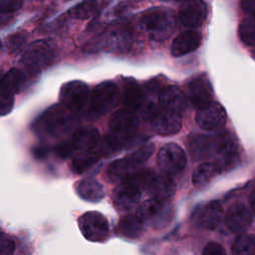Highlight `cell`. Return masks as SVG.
I'll return each mask as SVG.
<instances>
[{
	"mask_svg": "<svg viewBox=\"0 0 255 255\" xmlns=\"http://www.w3.org/2000/svg\"><path fill=\"white\" fill-rule=\"evenodd\" d=\"M250 205H251V208H252L253 212L255 213V190L251 193V196H250Z\"/></svg>",
	"mask_w": 255,
	"mask_h": 255,
	"instance_id": "obj_42",
	"label": "cell"
},
{
	"mask_svg": "<svg viewBox=\"0 0 255 255\" xmlns=\"http://www.w3.org/2000/svg\"><path fill=\"white\" fill-rule=\"evenodd\" d=\"M158 102L164 112L179 115L185 111L187 99L185 94L176 86H166L158 96Z\"/></svg>",
	"mask_w": 255,
	"mask_h": 255,
	"instance_id": "obj_15",
	"label": "cell"
},
{
	"mask_svg": "<svg viewBox=\"0 0 255 255\" xmlns=\"http://www.w3.org/2000/svg\"><path fill=\"white\" fill-rule=\"evenodd\" d=\"M76 125L75 114L62 105L48 109L37 123L38 130L51 135L59 136L72 130Z\"/></svg>",
	"mask_w": 255,
	"mask_h": 255,
	"instance_id": "obj_2",
	"label": "cell"
},
{
	"mask_svg": "<svg viewBox=\"0 0 255 255\" xmlns=\"http://www.w3.org/2000/svg\"><path fill=\"white\" fill-rule=\"evenodd\" d=\"M223 218V208L218 201L212 200L200 208L197 214L198 224L207 230L217 228Z\"/></svg>",
	"mask_w": 255,
	"mask_h": 255,
	"instance_id": "obj_21",
	"label": "cell"
},
{
	"mask_svg": "<svg viewBox=\"0 0 255 255\" xmlns=\"http://www.w3.org/2000/svg\"><path fill=\"white\" fill-rule=\"evenodd\" d=\"M143 231V222L136 214H128L123 216L118 224V232L120 235L135 239L141 235Z\"/></svg>",
	"mask_w": 255,
	"mask_h": 255,
	"instance_id": "obj_26",
	"label": "cell"
},
{
	"mask_svg": "<svg viewBox=\"0 0 255 255\" xmlns=\"http://www.w3.org/2000/svg\"><path fill=\"white\" fill-rule=\"evenodd\" d=\"M14 107V95L0 87V117L8 115Z\"/></svg>",
	"mask_w": 255,
	"mask_h": 255,
	"instance_id": "obj_34",
	"label": "cell"
},
{
	"mask_svg": "<svg viewBox=\"0 0 255 255\" xmlns=\"http://www.w3.org/2000/svg\"><path fill=\"white\" fill-rule=\"evenodd\" d=\"M202 255H226V251L222 247V245L217 242L211 241L204 246L202 250Z\"/></svg>",
	"mask_w": 255,
	"mask_h": 255,
	"instance_id": "obj_37",
	"label": "cell"
},
{
	"mask_svg": "<svg viewBox=\"0 0 255 255\" xmlns=\"http://www.w3.org/2000/svg\"><path fill=\"white\" fill-rule=\"evenodd\" d=\"M55 59V50L45 40L33 42L22 56V65L30 74H37L49 67Z\"/></svg>",
	"mask_w": 255,
	"mask_h": 255,
	"instance_id": "obj_4",
	"label": "cell"
},
{
	"mask_svg": "<svg viewBox=\"0 0 255 255\" xmlns=\"http://www.w3.org/2000/svg\"><path fill=\"white\" fill-rule=\"evenodd\" d=\"M83 236L92 242H104L110 235L108 219L98 211H88L78 219Z\"/></svg>",
	"mask_w": 255,
	"mask_h": 255,
	"instance_id": "obj_6",
	"label": "cell"
},
{
	"mask_svg": "<svg viewBox=\"0 0 255 255\" xmlns=\"http://www.w3.org/2000/svg\"><path fill=\"white\" fill-rule=\"evenodd\" d=\"M152 129L160 135H170L177 133L181 128V119L179 115L162 112L155 114L151 122Z\"/></svg>",
	"mask_w": 255,
	"mask_h": 255,
	"instance_id": "obj_20",
	"label": "cell"
},
{
	"mask_svg": "<svg viewBox=\"0 0 255 255\" xmlns=\"http://www.w3.org/2000/svg\"><path fill=\"white\" fill-rule=\"evenodd\" d=\"M176 25L174 13L166 8L155 7L144 11L139 18V26L147 36L155 41L167 39Z\"/></svg>",
	"mask_w": 255,
	"mask_h": 255,
	"instance_id": "obj_1",
	"label": "cell"
},
{
	"mask_svg": "<svg viewBox=\"0 0 255 255\" xmlns=\"http://www.w3.org/2000/svg\"><path fill=\"white\" fill-rule=\"evenodd\" d=\"M0 47H1V42H0Z\"/></svg>",
	"mask_w": 255,
	"mask_h": 255,
	"instance_id": "obj_45",
	"label": "cell"
},
{
	"mask_svg": "<svg viewBox=\"0 0 255 255\" xmlns=\"http://www.w3.org/2000/svg\"><path fill=\"white\" fill-rule=\"evenodd\" d=\"M154 145L152 143H145L139 146L137 149L132 151L130 155L136 161V163L140 166L143 162H145L153 153Z\"/></svg>",
	"mask_w": 255,
	"mask_h": 255,
	"instance_id": "obj_33",
	"label": "cell"
},
{
	"mask_svg": "<svg viewBox=\"0 0 255 255\" xmlns=\"http://www.w3.org/2000/svg\"><path fill=\"white\" fill-rule=\"evenodd\" d=\"M162 1H167V2H170V1H172V2H185L187 0H162Z\"/></svg>",
	"mask_w": 255,
	"mask_h": 255,
	"instance_id": "obj_43",
	"label": "cell"
},
{
	"mask_svg": "<svg viewBox=\"0 0 255 255\" xmlns=\"http://www.w3.org/2000/svg\"><path fill=\"white\" fill-rule=\"evenodd\" d=\"M34 154L36 157H44L47 154V148L45 146H37L35 148Z\"/></svg>",
	"mask_w": 255,
	"mask_h": 255,
	"instance_id": "obj_41",
	"label": "cell"
},
{
	"mask_svg": "<svg viewBox=\"0 0 255 255\" xmlns=\"http://www.w3.org/2000/svg\"><path fill=\"white\" fill-rule=\"evenodd\" d=\"M100 9L99 0H84L74 6L69 12L77 19H87L94 16Z\"/></svg>",
	"mask_w": 255,
	"mask_h": 255,
	"instance_id": "obj_31",
	"label": "cell"
},
{
	"mask_svg": "<svg viewBox=\"0 0 255 255\" xmlns=\"http://www.w3.org/2000/svg\"><path fill=\"white\" fill-rule=\"evenodd\" d=\"M123 104L126 110L130 112H135L138 110L144 101V94L141 88L132 80L126 83L123 95H122Z\"/></svg>",
	"mask_w": 255,
	"mask_h": 255,
	"instance_id": "obj_25",
	"label": "cell"
},
{
	"mask_svg": "<svg viewBox=\"0 0 255 255\" xmlns=\"http://www.w3.org/2000/svg\"><path fill=\"white\" fill-rule=\"evenodd\" d=\"M15 243L12 237L4 232H0V255H12Z\"/></svg>",
	"mask_w": 255,
	"mask_h": 255,
	"instance_id": "obj_35",
	"label": "cell"
},
{
	"mask_svg": "<svg viewBox=\"0 0 255 255\" xmlns=\"http://www.w3.org/2000/svg\"><path fill=\"white\" fill-rule=\"evenodd\" d=\"M238 34L244 44L255 45V16H249L240 23Z\"/></svg>",
	"mask_w": 255,
	"mask_h": 255,
	"instance_id": "obj_32",
	"label": "cell"
},
{
	"mask_svg": "<svg viewBox=\"0 0 255 255\" xmlns=\"http://www.w3.org/2000/svg\"><path fill=\"white\" fill-rule=\"evenodd\" d=\"M101 156L102 155L96 148L81 151L72 160L73 170L77 173H83L84 171L92 167L94 164H96L98 160L101 158Z\"/></svg>",
	"mask_w": 255,
	"mask_h": 255,
	"instance_id": "obj_28",
	"label": "cell"
},
{
	"mask_svg": "<svg viewBox=\"0 0 255 255\" xmlns=\"http://www.w3.org/2000/svg\"><path fill=\"white\" fill-rule=\"evenodd\" d=\"M241 7L249 16H255V0H241Z\"/></svg>",
	"mask_w": 255,
	"mask_h": 255,
	"instance_id": "obj_39",
	"label": "cell"
},
{
	"mask_svg": "<svg viewBox=\"0 0 255 255\" xmlns=\"http://www.w3.org/2000/svg\"><path fill=\"white\" fill-rule=\"evenodd\" d=\"M251 223V213L244 204L236 202L228 207L225 214V224L229 230L235 233H241L247 230Z\"/></svg>",
	"mask_w": 255,
	"mask_h": 255,
	"instance_id": "obj_16",
	"label": "cell"
},
{
	"mask_svg": "<svg viewBox=\"0 0 255 255\" xmlns=\"http://www.w3.org/2000/svg\"><path fill=\"white\" fill-rule=\"evenodd\" d=\"M139 165L134 161L130 154L112 161L106 168V178L112 182H121L133 172Z\"/></svg>",
	"mask_w": 255,
	"mask_h": 255,
	"instance_id": "obj_17",
	"label": "cell"
},
{
	"mask_svg": "<svg viewBox=\"0 0 255 255\" xmlns=\"http://www.w3.org/2000/svg\"><path fill=\"white\" fill-rule=\"evenodd\" d=\"M71 142L74 149L80 151L94 149L100 142V132L94 127L78 128L75 130Z\"/></svg>",
	"mask_w": 255,
	"mask_h": 255,
	"instance_id": "obj_22",
	"label": "cell"
},
{
	"mask_svg": "<svg viewBox=\"0 0 255 255\" xmlns=\"http://www.w3.org/2000/svg\"><path fill=\"white\" fill-rule=\"evenodd\" d=\"M158 167L166 174H177L186 165V155L176 143L169 142L161 146L156 155Z\"/></svg>",
	"mask_w": 255,
	"mask_h": 255,
	"instance_id": "obj_9",
	"label": "cell"
},
{
	"mask_svg": "<svg viewBox=\"0 0 255 255\" xmlns=\"http://www.w3.org/2000/svg\"><path fill=\"white\" fill-rule=\"evenodd\" d=\"M233 255H255V237L251 234H241L232 243Z\"/></svg>",
	"mask_w": 255,
	"mask_h": 255,
	"instance_id": "obj_30",
	"label": "cell"
},
{
	"mask_svg": "<svg viewBox=\"0 0 255 255\" xmlns=\"http://www.w3.org/2000/svg\"><path fill=\"white\" fill-rule=\"evenodd\" d=\"M143 222L153 229H161L167 226L173 218V208L168 202L147 199L143 201L135 213Z\"/></svg>",
	"mask_w": 255,
	"mask_h": 255,
	"instance_id": "obj_3",
	"label": "cell"
},
{
	"mask_svg": "<svg viewBox=\"0 0 255 255\" xmlns=\"http://www.w3.org/2000/svg\"><path fill=\"white\" fill-rule=\"evenodd\" d=\"M25 84V76L18 69H10L0 80V87L15 95L20 92Z\"/></svg>",
	"mask_w": 255,
	"mask_h": 255,
	"instance_id": "obj_29",
	"label": "cell"
},
{
	"mask_svg": "<svg viewBox=\"0 0 255 255\" xmlns=\"http://www.w3.org/2000/svg\"><path fill=\"white\" fill-rule=\"evenodd\" d=\"M74 150V147L72 145V142H68V141H64L62 143H60L57 147H56V153L58 154V156L60 157H67L69 156Z\"/></svg>",
	"mask_w": 255,
	"mask_h": 255,
	"instance_id": "obj_38",
	"label": "cell"
},
{
	"mask_svg": "<svg viewBox=\"0 0 255 255\" xmlns=\"http://www.w3.org/2000/svg\"><path fill=\"white\" fill-rule=\"evenodd\" d=\"M185 97L195 108L212 102V88L206 75H198L189 80L185 88Z\"/></svg>",
	"mask_w": 255,
	"mask_h": 255,
	"instance_id": "obj_12",
	"label": "cell"
},
{
	"mask_svg": "<svg viewBox=\"0 0 255 255\" xmlns=\"http://www.w3.org/2000/svg\"><path fill=\"white\" fill-rule=\"evenodd\" d=\"M139 125L138 119L133 112L119 110L115 112L109 121L110 129L116 134H127L134 131Z\"/></svg>",
	"mask_w": 255,
	"mask_h": 255,
	"instance_id": "obj_18",
	"label": "cell"
},
{
	"mask_svg": "<svg viewBox=\"0 0 255 255\" xmlns=\"http://www.w3.org/2000/svg\"><path fill=\"white\" fill-rule=\"evenodd\" d=\"M177 17L185 27L198 28L207 17V6L202 0H187L180 5Z\"/></svg>",
	"mask_w": 255,
	"mask_h": 255,
	"instance_id": "obj_13",
	"label": "cell"
},
{
	"mask_svg": "<svg viewBox=\"0 0 255 255\" xmlns=\"http://www.w3.org/2000/svg\"><path fill=\"white\" fill-rule=\"evenodd\" d=\"M61 105L74 114L81 112L90 99L89 87L82 81H70L65 83L59 94Z\"/></svg>",
	"mask_w": 255,
	"mask_h": 255,
	"instance_id": "obj_7",
	"label": "cell"
},
{
	"mask_svg": "<svg viewBox=\"0 0 255 255\" xmlns=\"http://www.w3.org/2000/svg\"><path fill=\"white\" fill-rule=\"evenodd\" d=\"M76 191L86 201L98 202L105 197L104 186L95 178H85L77 182Z\"/></svg>",
	"mask_w": 255,
	"mask_h": 255,
	"instance_id": "obj_24",
	"label": "cell"
},
{
	"mask_svg": "<svg viewBox=\"0 0 255 255\" xmlns=\"http://www.w3.org/2000/svg\"><path fill=\"white\" fill-rule=\"evenodd\" d=\"M24 0H0V11L5 13H12L20 9Z\"/></svg>",
	"mask_w": 255,
	"mask_h": 255,
	"instance_id": "obj_36",
	"label": "cell"
},
{
	"mask_svg": "<svg viewBox=\"0 0 255 255\" xmlns=\"http://www.w3.org/2000/svg\"><path fill=\"white\" fill-rule=\"evenodd\" d=\"M146 190L152 199L168 202L175 195L176 183L166 173H154L147 184Z\"/></svg>",
	"mask_w": 255,
	"mask_h": 255,
	"instance_id": "obj_14",
	"label": "cell"
},
{
	"mask_svg": "<svg viewBox=\"0 0 255 255\" xmlns=\"http://www.w3.org/2000/svg\"><path fill=\"white\" fill-rule=\"evenodd\" d=\"M13 20L12 13H5L0 11V29L10 24Z\"/></svg>",
	"mask_w": 255,
	"mask_h": 255,
	"instance_id": "obj_40",
	"label": "cell"
},
{
	"mask_svg": "<svg viewBox=\"0 0 255 255\" xmlns=\"http://www.w3.org/2000/svg\"><path fill=\"white\" fill-rule=\"evenodd\" d=\"M201 34L196 31H184L177 35L173 40L170 53L173 57H181L190 52H193L201 45Z\"/></svg>",
	"mask_w": 255,
	"mask_h": 255,
	"instance_id": "obj_19",
	"label": "cell"
},
{
	"mask_svg": "<svg viewBox=\"0 0 255 255\" xmlns=\"http://www.w3.org/2000/svg\"><path fill=\"white\" fill-rule=\"evenodd\" d=\"M142 186L129 175L123 181L119 182L113 192V201L115 206L121 211H128L132 209L141 197Z\"/></svg>",
	"mask_w": 255,
	"mask_h": 255,
	"instance_id": "obj_8",
	"label": "cell"
},
{
	"mask_svg": "<svg viewBox=\"0 0 255 255\" xmlns=\"http://www.w3.org/2000/svg\"><path fill=\"white\" fill-rule=\"evenodd\" d=\"M219 173H220L219 168L215 163L203 162L199 164L193 171V174H192L193 185L196 188H204Z\"/></svg>",
	"mask_w": 255,
	"mask_h": 255,
	"instance_id": "obj_27",
	"label": "cell"
},
{
	"mask_svg": "<svg viewBox=\"0 0 255 255\" xmlns=\"http://www.w3.org/2000/svg\"><path fill=\"white\" fill-rule=\"evenodd\" d=\"M188 150L195 160L206 159L214 153L215 138L205 134H194L188 139Z\"/></svg>",
	"mask_w": 255,
	"mask_h": 255,
	"instance_id": "obj_23",
	"label": "cell"
},
{
	"mask_svg": "<svg viewBox=\"0 0 255 255\" xmlns=\"http://www.w3.org/2000/svg\"><path fill=\"white\" fill-rule=\"evenodd\" d=\"M227 120L225 109L216 102H209L197 109L195 123L204 130H217L224 127Z\"/></svg>",
	"mask_w": 255,
	"mask_h": 255,
	"instance_id": "obj_11",
	"label": "cell"
},
{
	"mask_svg": "<svg viewBox=\"0 0 255 255\" xmlns=\"http://www.w3.org/2000/svg\"><path fill=\"white\" fill-rule=\"evenodd\" d=\"M120 91L112 82H104L97 85L90 96V113L96 117H102L110 113L119 104Z\"/></svg>",
	"mask_w": 255,
	"mask_h": 255,
	"instance_id": "obj_5",
	"label": "cell"
},
{
	"mask_svg": "<svg viewBox=\"0 0 255 255\" xmlns=\"http://www.w3.org/2000/svg\"><path fill=\"white\" fill-rule=\"evenodd\" d=\"M216 165L220 172H227L235 168L240 162L238 145L228 135H221L215 138Z\"/></svg>",
	"mask_w": 255,
	"mask_h": 255,
	"instance_id": "obj_10",
	"label": "cell"
},
{
	"mask_svg": "<svg viewBox=\"0 0 255 255\" xmlns=\"http://www.w3.org/2000/svg\"><path fill=\"white\" fill-rule=\"evenodd\" d=\"M130 1H138V0H130Z\"/></svg>",
	"mask_w": 255,
	"mask_h": 255,
	"instance_id": "obj_44",
	"label": "cell"
}]
</instances>
